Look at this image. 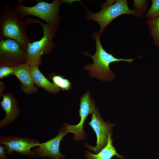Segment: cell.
I'll use <instances>...</instances> for the list:
<instances>
[{"instance_id":"4fadbf2b","label":"cell","mask_w":159,"mask_h":159,"mask_svg":"<svg viewBox=\"0 0 159 159\" xmlns=\"http://www.w3.org/2000/svg\"><path fill=\"white\" fill-rule=\"evenodd\" d=\"M38 66H30L31 76L34 83L50 93L55 94L59 92L60 89L43 75Z\"/></svg>"},{"instance_id":"5bb4252c","label":"cell","mask_w":159,"mask_h":159,"mask_svg":"<svg viewBox=\"0 0 159 159\" xmlns=\"http://www.w3.org/2000/svg\"><path fill=\"white\" fill-rule=\"evenodd\" d=\"M112 136H109L106 145L96 154L91 153L89 151H86V159H112L116 156L119 159H124L125 158L119 155L112 144Z\"/></svg>"},{"instance_id":"e0dca14e","label":"cell","mask_w":159,"mask_h":159,"mask_svg":"<svg viewBox=\"0 0 159 159\" xmlns=\"http://www.w3.org/2000/svg\"><path fill=\"white\" fill-rule=\"evenodd\" d=\"M151 7L147 11L145 17L152 18L159 16V0H151Z\"/></svg>"},{"instance_id":"7c38bea8","label":"cell","mask_w":159,"mask_h":159,"mask_svg":"<svg viewBox=\"0 0 159 159\" xmlns=\"http://www.w3.org/2000/svg\"><path fill=\"white\" fill-rule=\"evenodd\" d=\"M16 104V101L10 95L6 94L3 95L1 105L6 115L0 122V127L10 125L17 118L19 111Z\"/></svg>"},{"instance_id":"9c48e42d","label":"cell","mask_w":159,"mask_h":159,"mask_svg":"<svg viewBox=\"0 0 159 159\" xmlns=\"http://www.w3.org/2000/svg\"><path fill=\"white\" fill-rule=\"evenodd\" d=\"M0 55L1 64L7 66L26 61V50L14 40L0 39Z\"/></svg>"},{"instance_id":"d6986e66","label":"cell","mask_w":159,"mask_h":159,"mask_svg":"<svg viewBox=\"0 0 159 159\" xmlns=\"http://www.w3.org/2000/svg\"><path fill=\"white\" fill-rule=\"evenodd\" d=\"M14 67L6 66H2L0 68V78H3L11 74H14Z\"/></svg>"},{"instance_id":"6da1fadb","label":"cell","mask_w":159,"mask_h":159,"mask_svg":"<svg viewBox=\"0 0 159 159\" xmlns=\"http://www.w3.org/2000/svg\"><path fill=\"white\" fill-rule=\"evenodd\" d=\"M92 37L95 41L96 51L94 55H91L86 51L84 52L85 55L89 56L92 59V64H87L84 67L85 70L89 72L92 77L104 82L110 81L116 77V75L110 68V65L114 62L125 61L131 63L134 60L141 58L143 56L130 59H119L107 52L103 48L100 40V35L97 31H95Z\"/></svg>"},{"instance_id":"3957f363","label":"cell","mask_w":159,"mask_h":159,"mask_svg":"<svg viewBox=\"0 0 159 159\" xmlns=\"http://www.w3.org/2000/svg\"><path fill=\"white\" fill-rule=\"evenodd\" d=\"M28 24L36 23L42 27L43 36L39 40L28 43L26 49V63L30 66H38L41 60V55L50 52L55 47L53 41L59 26H55L43 23L40 20L27 19Z\"/></svg>"},{"instance_id":"52a82bcc","label":"cell","mask_w":159,"mask_h":159,"mask_svg":"<svg viewBox=\"0 0 159 159\" xmlns=\"http://www.w3.org/2000/svg\"><path fill=\"white\" fill-rule=\"evenodd\" d=\"M91 120L88 125L92 128L97 137L96 145L92 147L85 143L84 146L90 150L97 153L107 145L109 137L112 134L114 124L105 122L102 118L100 113L96 107L92 113Z\"/></svg>"},{"instance_id":"8992f818","label":"cell","mask_w":159,"mask_h":159,"mask_svg":"<svg viewBox=\"0 0 159 159\" xmlns=\"http://www.w3.org/2000/svg\"><path fill=\"white\" fill-rule=\"evenodd\" d=\"M95 107V101L90 96L89 91H88L82 95L80 98L79 110L80 119L79 122L75 125L64 123L62 128L67 133H73L74 135L73 139L75 141L84 140L86 137V134L83 129L85 121Z\"/></svg>"},{"instance_id":"9a60e30c","label":"cell","mask_w":159,"mask_h":159,"mask_svg":"<svg viewBox=\"0 0 159 159\" xmlns=\"http://www.w3.org/2000/svg\"><path fill=\"white\" fill-rule=\"evenodd\" d=\"M149 31L155 45L159 47V16L149 18L147 21Z\"/></svg>"},{"instance_id":"ba28073f","label":"cell","mask_w":159,"mask_h":159,"mask_svg":"<svg viewBox=\"0 0 159 159\" xmlns=\"http://www.w3.org/2000/svg\"><path fill=\"white\" fill-rule=\"evenodd\" d=\"M0 143L5 146L8 153L16 152L30 158H35L37 156L31 149L38 146L40 143L35 139L30 138L10 135L1 136Z\"/></svg>"},{"instance_id":"30bf717a","label":"cell","mask_w":159,"mask_h":159,"mask_svg":"<svg viewBox=\"0 0 159 159\" xmlns=\"http://www.w3.org/2000/svg\"><path fill=\"white\" fill-rule=\"evenodd\" d=\"M67 133L62 127L55 137L45 143H40L33 150L36 155L42 158L49 157L52 159H64L65 157L60 152L61 142Z\"/></svg>"},{"instance_id":"2e32d148","label":"cell","mask_w":159,"mask_h":159,"mask_svg":"<svg viewBox=\"0 0 159 159\" xmlns=\"http://www.w3.org/2000/svg\"><path fill=\"white\" fill-rule=\"evenodd\" d=\"M52 80L53 83L62 90H67L72 88L70 81L61 75H54L52 77Z\"/></svg>"},{"instance_id":"8fae6325","label":"cell","mask_w":159,"mask_h":159,"mask_svg":"<svg viewBox=\"0 0 159 159\" xmlns=\"http://www.w3.org/2000/svg\"><path fill=\"white\" fill-rule=\"evenodd\" d=\"M14 74L20 82L23 91L26 93H32L37 91L32 80L30 67L26 63L14 66Z\"/></svg>"},{"instance_id":"ffe728a7","label":"cell","mask_w":159,"mask_h":159,"mask_svg":"<svg viewBox=\"0 0 159 159\" xmlns=\"http://www.w3.org/2000/svg\"><path fill=\"white\" fill-rule=\"evenodd\" d=\"M6 148L4 146L0 145V159H5L8 158V157L5 155L7 152L5 151Z\"/></svg>"},{"instance_id":"7a4b0ae2","label":"cell","mask_w":159,"mask_h":159,"mask_svg":"<svg viewBox=\"0 0 159 159\" xmlns=\"http://www.w3.org/2000/svg\"><path fill=\"white\" fill-rule=\"evenodd\" d=\"M27 24L19 18L10 4H6L0 16V39L14 40L26 50L28 43L31 42L26 34Z\"/></svg>"},{"instance_id":"ac0fdd59","label":"cell","mask_w":159,"mask_h":159,"mask_svg":"<svg viewBox=\"0 0 159 159\" xmlns=\"http://www.w3.org/2000/svg\"><path fill=\"white\" fill-rule=\"evenodd\" d=\"M148 1L137 0L133 1V6L139 14L140 17L143 15L144 12L146 10Z\"/></svg>"},{"instance_id":"5b68a950","label":"cell","mask_w":159,"mask_h":159,"mask_svg":"<svg viewBox=\"0 0 159 159\" xmlns=\"http://www.w3.org/2000/svg\"><path fill=\"white\" fill-rule=\"evenodd\" d=\"M86 17L87 20H93L100 25L99 34H102L107 26L114 19L125 14H131L138 17L140 16L135 9H130L126 0H116L113 3L102 7L97 13H93L87 10Z\"/></svg>"},{"instance_id":"277c9868","label":"cell","mask_w":159,"mask_h":159,"mask_svg":"<svg viewBox=\"0 0 159 159\" xmlns=\"http://www.w3.org/2000/svg\"><path fill=\"white\" fill-rule=\"evenodd\" d=\"M63 0H54L49 3L38 1L32 7L24 6L19 2L15 7L18 16L21 19L28 16L38 17L45 21L46 23L52 26L58 27L61 20L59 9Z\"/></svg>"}]
</instances>
